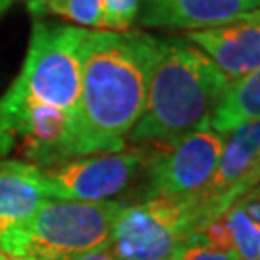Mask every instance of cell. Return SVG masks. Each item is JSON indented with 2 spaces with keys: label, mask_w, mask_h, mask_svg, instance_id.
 I'll use <instances>...</instances> for the list:
<instances>
[{
  "label": "cell",
  "mask_w": 260,
  "mask_h": 260,
  "mask_svg": "<svg viewBox=\"0 0 260 260\" xmlns=\"http://www.w3.org/2000/svg\"><path fill=\"white\" fill-rule=\"evenodd\" d=\"M121 203H79L47 199L37 212L0 241L8 256L68 260L110 247Z\"/></svg>",
  "instance_id": "obj_4"
},
{
  "label": "cell",
  "mask_w": 260,
  "mask_h": 260,
  "mask_svg": "<svg viewBox=\"0 0 260 260\" xmlns=\"http://www.w3.org/2000/svg\"><path fill=\"white\" fill-rule=\"evenodd\" d=\"M139 14V0H103V31H129Z\"/></svg>",
  "instance_id": "obj_15"
},
{
  "label": "cell",
  "mask_w": 260,
  "mask_h": 260,
  "mask_svg": "<svg viewBox=\"0 0 260 260\" xmlns=\"http://www.w3.org/2000/svg\"><path fill=\"white\" fill-rule=\"evenodd\" d=\"M233 205L239 206L252 222L260 225V183L256 187H252L251 191H247L243 197H239Z\"/></svg>",
  "instance_id": "obj_17"
},
{
  "label": "cell",
  "mask_w": 260,
  "mask_h": 260,
  "mask_svg": "<svg viewBox=\"0 0 260 260\" xmlns=\"http://www.w3.org/2000/svg\"><path fill=\"white\" fill-rule=\"evenodd\" d=\"M174 260H235V256L230 252L206 247L203 243L189 241Z\"/></svg>",
  "instance_id": "obj_16"
},
{
  "label": "cell",
  "mask_w": 260,
  "mask_h": 260,
  "mask_svg": "<svg viewBox=\"0 0 260 260\" xmlns=\"http://www.w3.org/2000/svg\"><path fill=\"white\" fill-rule=\"evenodd\" d=\"M187 43L205 52L230 83L260 68V23L247 18L222 27L189 31Z\"/></svg>",
  "instance_id": "obj_10"
},
{
  "label": "cell",
  "mask_w": 260,
  "mask_h": 260,
  "mask_svg": "<svg viewBox=\"0 0 260 260\" xmlns=\"http://www.w3.org/2000/svg\"><path fill=\"white\" fill-rule=\"evenodd\" d=\"M201 220L203 208L197 199L150 197L121 206L110 251L118 260H174L191 241Z\"/></svg>",
  "instance_id": "obj_5"
},
{
  "label": "cell",
  "mask_w": 260,
  "mask_h": 260,
  "mask_svg": "<svg viewBox=\"0 0 260 260\" xmlns=\"http://www.w3.org/2000/svg\"><path fill=\"white\" fill-rule=\"evenodd\" d=\"M10 260H39V258H33V256H10Z\"/></svg>",
  "instance_id": "obj_22"
},
{
  "label": "cell",
  "mask_w": 260,
  "mask_h": 260,
  "mask_svg": "<svg viewBox=\"0 0 260 260\" xmlns=\"http://www.w3.org/2000/svg\"><path fill=\"white\" fill-rule=\"evenodd\" d=\"M260 150V121H247L225 135V145L205 193L197 201L203 208V220L220 216L233 205V191L247 176ZM201 220V222H203Z\"/></svg>",
  "instance_id": "obj_9"
},
{
  "label": "cell",
  "mask_w": 260,
  "mask_h": 260,
  "mask_svg": "<svg viewBox=\"0 0 260 260\" xmlns=\"http://www.w3.org/2000/svg\"><path fill=\"white\" fill-rule=\"evenodd\" d=\"M247 121H260V68L228 85L208 125L214 131L228 135Z\"/></svg>",
  "instance_id": "obj_12"
},
{
  "label": "cell",
  "mask_w": 260,
  "mask_h": 260,
  "mask_svg": "<svg viewBox=\"0 0 260 260\" xmlns=\"http://www.w3.org/2000/svg\"><path fill=\"white\" fill-rule=\"evenodd\" d=\"M68 260H118V258L114 256L110 247H104V249L85 252V254H79V256H74V258H68Z\"/></svg>",
  "instance_id": "obj_18"
},
{
  "label": "cell",
  "mask_w": 260,
  "mask_h": 260,
  "mask_svg": "<svg viewBox=\"0 0 260 260\" xmlns=\"http://www.w3.org/2000/svg\"><path fill=\"white\" fill-rule=\"evenodd\" d=\"M230 79L212 60L187 41H162L145 110L131 131L133 143L174 145L208 125Z\"/></svg>",
  "instance_id": "obj_2"
},
{
  "label": "cell",
  "mask_w": 260,
  "mask_h": 260,
  "mask_svg": "<svg viewBox=\"0 0 260 260\" xmlns=\"http://www.w3.org/2000/svg\"><path fill=\"white\" fill-rule=\"evenodd\" d=\"M223 145L225 135L210 125H203L170 145L150 164V197L199 199L212 179Z\"/></svg>",
  "instance_id": "obj_7"
},
{
  "label": "cell",
  "mask_w": 260,
  "mask_h": 260,
  "mask_svg": "<svg viewBox=\"0 0 260 260\" xmlns=\"http://www.w3.org/2000/svg\"><path fill=\"white\" fill-rule=\"evenodd\" d=\"M43 14L60 16L89 31H103V0H52L45 6Z\"/></svg>",
  "instance_id": "obj_14"
},
{
  "label": "cell",
  "mask_w": 260,
  "mask_h": 260,
  "mask_svg": "<svg viewBox=\"0 0 260 260\" xmlns=\"http://www.w3.org/2000/svg\"><path fill=\"white\" fill-rule=\"evenodd\" d=\"M258 8L260 0H139L135 23L189 33L235 23Z\"/></svg>",
  "instance_id": "obj_8"
},
{
  "label": "cell",
  "mask_w": 260,
  "mask_h": 260,
  "mask_svg": "<svg viewBox=\"0 0 260 260\" xmlns=\"http://www.w3.org/2000/svg\"><path fill=\"white\" fill-rule=\"evenodd\" d=\"M223 218L230 230L232 254L235 260H260V225L252 222L237 205H232Z\"/></svg>",
  "instance_id": "obj_13"
},
{
  "label": "cell",
  "mask_w": 260,
  "mask_h": 260,
  "mask_svg": "<svg viewBox=\"0 0 260 260\" xmlns=\"http://www.w3.org/2000/svg\"><path fill=\"white\" fill-rule=\"evenodd\" d=\"M247 19H251V21H256V23H260V8L254 10L252 14H249V16H247Z\"/></svg>",
  "instance_id": "obj_20"
},
{
  "label": "cell",
  "mask_w": 260,
  "mask_h": 260,
  "mask_svg": "<svg viewBox=\"0 0 260 260\" xmlns=\"http://www.w3.org/2000/svg\"><path fill=\"white\" fill-rule=\"evenodd\" d=\"M162 39L145 31H89L72 158L125 149L145 110Z\"/></svg>",
  "instance_id": "obj_1"
},
{
  "label": "cell",
  "mask_w": 260,
  "mask_h": 260,
  "mask_svg": "<svg viewBox=\"0 0 260 260\" xmlns=\"http://www.w3.org/2000/svg\"><path fill=\"white\" fill-rule=\"evenodd\" d=\"M48 197L43 170L31 162H0V241L27 222Z\"/></svg>",
  "instance_id": "obj_11"
},
{
  "label": "cell",
  "mask_w": 260,
  "mask_h": 260,
  "mask_svg": "<svg viewBox=\"0 0 260 260\" xmlns=\"http://www.w3.org/2000/svg\"><path fill=\"white\" fill-rule=\"evenodd\" d=\"M10 4H12V0H0V16L10 8Z\"/></svg>",
  "instance_id": "obj_21"
},
{
  "label": "cell",
  "mask_w": 260,
  "mask_h": 260,
  "mask_svg": "<svg viewBox=\"0 0 260 260\" xmlns=\"http://www.w3.org/2000/svg\"><path fill=\"white\" fill-rule=\"evenodd\" d=\"M21 2L27 6V10L35 16V18H39V16H43L45 6H47L48 2H52V0H21Z\"/></svg>",
  "instance_id": "obj_19"
},
{
  "label": "cell",
  "mask_w": 260,
  "mask_h": 260,
  "mask_svg": "<svg viewBox=\"0 0 260 260\" xmlns=\"http://www.w3.org/2000/svg\"><path fill=\"white\" fill-rule=\"evenodd\" d=\"M87 37L89 29L37 19L31 29L25 62L0 99V108L50 106L75 118Z\"/></svg>",
  "instance_id": "obj_3"
},
{
  "label": "cell",
  "mask_w": 260,
  "mask_h": 260,
  "mask_svg": "<svg viewBox=\"0 0 260 260\" xmlns=\"http://www.w3.org/2000/svg\"><path fill=\"white\" fill-rule=\"evenodd\" d=\"M0 260H10V256H8V254H4V252L0 251Z\"/></svg>",
  "instance_id": "obj_23"
},
{
  "label": "cell",
  "mask_w": 260,
  "mask_h": 260,
  "mask_svg": "<svg viewBox=\"0 0 260 260\" xmlns=\"http://www.w3.org/2000/svg\"><path fill=\"white\" fill-rule=\"evenodd\" d=\"M143 166L141 150H118L81 156L43 172L48 199L106 203L127 189Z\"/></svg>",
  "instance_id": "obj_6"
}]
</instances>
